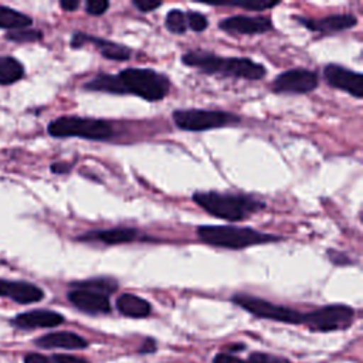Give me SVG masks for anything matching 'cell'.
<instances>
[{
	"label": "cell",
	"mask_w": 363,
	"mask_h": 363,
	"mask_svg": "<svg viewBox=\"0 0 363 363\" xmlns=\"http://www.w3.org/2000/svg\"><path fill=\"white\" fill-rule=\"evenodd\" d=\"M191 199L208 214L227 221L244 220L265 207L262 201L245 194L196 191Z\"/></svg>",
	"instance_id": "cell-1"
},
{
	"label": "cell",
	"mask_w": 363,
	"mask_h": 363,
	"mask_svg": "<svg viewBox=\"0 0 363 363\" xmlns=\"http://www.w3.org/2000/svg\"><path fill=\"white\" fill-rule=\"evenodd\" d=\"M196 233L201 242L230 250H241L281 240L278 235L262 233L251 227L235 225H200Z\"/></svg>",
	"instance_id": "cell-2"
},
{
	"label": "cell",
	"mask_w": 363,
	"mask_h": 363,
	"mask_svg": "<svg viewBox=\"0 0 363 363\" xmlns=\"http://www.w3.org/2000/svg\"><path fill=\"white\" fill-rule=\"evenodd\" d=\"M116 78L121 95L130 94L150 102L162 101L170 89L169 78L152 68H126Z\"/></svg>",
	"instance_id": "cell-3"
},
{
	"label": "cell",
	"mask_w": 363,
	"mask_h": 363,
	"mask_svg": "<svg viewBox=\"0 0 363 363\" xmlns=\"http://www.w3.org/2000/svg\"><path fill=\"white\" fill-rule=\"evenodd\" d=\"M47 130L54 138L109 140L113 136V128L108 121L82 116H60L48 123Z\"/></svg>",
	"instance_id": "cell-4"
},
{
	"label": "cell",
	"mask_w": 363,
	"mask_h": 363,
	"mask_svg": "<svg viewBox=\"0 0 363 363\" xmlns=\"http://www.w3.org/2000/svg\"><path fill=\"white\" fill-rule=\"evenodd\" d=\"M174 125L182 130L201 132L208 129H217L238 123L240 116L224 112V111H210V109H177L172 115Z\"/></svg>",
	"instance_id": "cell-5"
},
{
	"label": "cell",
	"mask_w": 363,
	"mask_h": 363,
	"mask_svg": "<svg viewBox=\"0 0 363 363\" xmlns=\"http://www.w3.org/2000/svg\"><path fill=\"white\" fill-rule=\"evenodd\" d=\"M231 301L238 305L240 308L245 309L247 312L262 318V319H271L277 322H284V323H292V325H299L302 323L303 313L282 306V305H275L272 302H268L265 299L247 295V294H235Z\"/></svg>",
	"instance_id": "cell-6"
},
{
	"label": "cell",
	"mask_w": 363,
	"mask_h": 363,
	"mask_svg": "<svg viewBox=\"0 0 363 363\" xmlns=\"http://www.w3.org/2000/svg\"><path fill=\"white\" fill-rule=\"evenodd\" d=\"M354 316V311L347 305H325L308 313H303L302 323H305L311 330L318 332H332L339 329H346L350 326Z\"/></svg>",
	"instance_id": "cell-7"
},
{
	"label": "cell",
	"mask_w": 363,
	"mask_h": 363,
	"mask_svg": "<svg viewBox=\"0 0 363 363\" xmlns=\"http://www.w3.org/2000/svg\"><path fill=\"white\" fill-rule=\"evenodd\" d=\"M318 86L316 72L305 68H294L279 74L271 89L277 94H308Z\"/></svg>",
	"instance_id": "cell-8"
},
{
	"label": "cell",
	"mask_w": 363,
	"mask_h": 363,
	"mask_svg": "<svg viewBox=\"0 0 363 363\" xmlns=\"http://www.w3.org/2000/svg\"><path fill=\"white\" fill-rule=\"evenodd\" d=\"M223 77H233V78H242L248 81H258L265 77L267 69L262 64H258L250 58H218L216 72Z\"/></svg>",
	"instance_id": "cell-9"
},
{
	"label": "cell",
	"mask_w": 363,
	"mask_h": 363,
	"mask_svg": "<svg viewBox=\"0 0 363 363\" xmlns=\"http://www.w3.org/2000/svg\"><path fill=\"white\" fill-rule=\"evenodd\" d=\"M323 77L330 86L345 91L357 99L363 96L362 74L350 71L337 64H328L323 69Z\"/></svg>",
	"instance_id": "cell-10"
},
{
	"label": "cell",
	"mask_w": 363,
	"mask_h": 363,
	"mask_svg": "<svg viewBox=\"0 0 363 363\" xmlns=\"http://www.w3.org/2000/svg\"><path fill=\"white\" fill-rule=\"evenodd\" d=\"M218 27L230 34H261L272 28V23L265 16H233L220 21Z\"/></svg>",
	"instance_id": "cell-11"
},
{
	"label": "cell",
	"mask_w": 363,
	"mask_h": 363,
	"mask_svg": "<svg viewBox=\"0 0 363 363\" xmlns=\"http://www.w3.org/2000/svg\"><path fill=\"white\" fill-rule=\"evenodd\" d=\"M296 21H299L303 27H306L311 31L320 33L323 35H332L335 33H340L345 30H349L357 24V18L353 14H332L328 17H323L320 20H311L305 17H296Z\"/></svg>",
	"instance_id": "cell-12"
},
{
	"label": "cell",
	"mask_w": 363,
	"mask_h": 363,
	"mask_svg": "<svg viewBox=\"0 0 363 363\" xmlns=\"http://www.w3.org/2000/svg\"><path fill=\"white\" fill-rule=\"evenodd\" d=\"M0 296L9 298L17 303H34L44 298V291L26 281H10L0 278Z\"/></svg>",
	"instance_id": "cell-13"
},
{
	"label": "cell",
	"mask_w": 363,
	"mask_h": 363,
	"mask_svg": "<svg viewBox=\"0 0 363 363\" xmlns=\"http://www.w3.org/2000/svg\"><path fill=\"white\" fill-rule=\"evenodd\" d=\"M68 301L79 311L86 313H108L111 312V303L109 298L106 295L89 291V289H81L74 288L68 292Z\"/></svg>",
	"instance_id": "cell-14"
},
{
	"label": "cell",
	"mask_w": 363,
	"mask_h": 363,
	"mask_svg": "<svg viewBox=\"0 0 363 363\" xmlns=\"http://www.w3.org/2000/svg\"><path fill=\"white\" fill-rule=\"evenodd\" d=\"M64 322V316L54 311L34 309L17 315L11 323L20 329H35V328H54Z\"/></svg>",
	"instance_id": "cell-15"
},
{
	"label": "cell",
	"mask_w": 363,
	"mask_h": 363,
	"mask_svg": "<svg viewBox=\"0 0 363 363\" xmlns=\"http://www.w3.org/2000/svg\"><path fill=\"white\" fill-rule=\"evenodd\" d=\"M138 231L132 227H113L108 230H91L77 237L78 241H86V242H102L106 245H115V244H123L130 242L136 240Z\"/></svg>",
	"instance_id": "cell-16"
},
{
	"label": "cell",
	"mask_w": 363,
	"mask_h": 363,
	"mask_svg": "<svg viewBox=\"0 0 363 363\" xmlns=\"http://www.w3.org/2000/svg\"><path fill=\"white\" fill-rule=\"evenodd\" d=\"M35 345L43 349H85L88 342L72 332H54L35 339Z\"/></svg>",
	"instance_id": "cell-17"
},
{
	"label": "cell",
	"mask_w": 363,
	"mask_h": 363,
	"mask_svg": "<svg viewBox=\"0 0 363 363\" xmlns=\"http://www.w3.org/2000/svg\"><path fill=\"white\" fill-rule=\"evenodd\" d=\"M118 311L129 318H145L150 313L152 306L143 298L133 294H123L116 299Z\"/></svg>",
	"instance_id": "cell-18"
},
{
	"label": "cell",
	"mask_w": 363,
	"mask_h": 363,
	"mask_svg": "<svg viewBox=\"0 0 363 363\" xmlns=\"http://www.w3.org/2000/svg\"><path fill=\"white\" fill-rule=\"evenodd\" d=\"M86 43L94 44L101 55L106 60H113V61H126L130 57V48H128L123 44H118L105 38H99V37H92L88 34L86 37Z\"/></svg>",
	"instance_id": "cell-19"
},
{
	"label": "cell",
	"mask_w": 363,
	"mask_h": 363,
	"mask_svg": "<svg viewBox=\"0 0 363 363\" xmlns=\"http://www.w3.org/2000/svg\"><path fill=\"white\" fill-rule=\"evenodd\" d=\"M33 18L16 9L0 4V28L6 30H21L28 28Z\"/></svg>",
	"instance_id": "cell-20"
},
{
	"label": "cell",
	"mask_w": 363,
	"mask_h": 363,
	"mask_svg": "<svg viewBox=\"0 0 363 363\" xmlns=\"http://www.w3.org/2000/svg\"><path fill=\"white\" fill-rule=\"evenodd\" d=\"M24 77L23 64L11 55L0 57V85H11Z\"/></svg>",
	"instance_id": "cell-21"
},
{
	"label": "cell",
	"mask_w": 363,
	"mask_h": 363,
	"mask_svg": "<svg viewBox=\"0 0 363 363\" xmlns=\"http://www.w3.org/2000/svg\"><path fill=\"white\" fill-rule=\"evenodd\" d=\"M84 88L95 92H106V94H118L121 95V86L116 75L112 74H98L84 84Z\"/></svg>",
	"instance_id": "cell-22"
},
{
	"label": "cell",
	"mask_w": 363,
	"mask_h": 363,
	"mask_svg": "<svg viewBox=\"0 0 363 363\" xmlns=\"http://www.w3.org/2000/svg\"><path fill=\"white\" fill-rule=\"evenodd\" d=\"M74 288H81V289H89L102 295H111L118 289V282L112 278H92V279H85L79 282H72L71 284Z\"/></svg>",
	"instance_id": "cell-23"
},
{
	"label": "cell",
	"mask_w": 363,
	"mask_h": 363,
	"mask_svg": "<svg viewBox=\"0 0 363 363\" xmlns=\"http://www.w3.org/2000/svg\"><path fill=\"white\" fill-rule=\"evenodd\" d=\"M166 28L173 34H184L187 30V20L186 13L179 9H173L166 14L164 18Z\"/></svg>",
	"instance_id": "cell-24"
},
{
	"label": "cell",
	"mask_w": 363,
	"mask_h": 363,
	"mask_svg": "<svg viewBox=\"0 0 363 363\" xmlns=\"http://www.w3.org/2000/svg\"><path fill=\"white\" fill-rule=\"evenodd\" d=\"M43 37V33L40 30H33V28H21V30H13V31H9L6 34V38L9 41H13V43H34V41H38L41 40Z\"/></svg>",
	"instance_id": "cell-25"
},
{
	"label": "cell",
	"mask_w": 363,
	"mask_h": 363,
	"mask_svg": "<svg viewBox=\"0 0 363 363\" xmlns=\"http://www.w3.org/2000/svg\"><path fill=\"white\" fill-rule=\"evenodd\" d=\"M217 4H224V6H235V7H241L245 10H251V11H262L267 9H272L275 6L279 4V1H234V3H217Z\"/></svg>",
	"instance_id": "cell-26"
},
{
	"label": "cell",
	"mask_w": 363,
	"mask_h": 363,
	"mask_svg": "<svg viewBox=\"0 0 363 363\" xmlns=\"http://www.w3.org/2000/svg\"><path fill=\"white\" fill-rule=\"evenodd\" d=\"M186 20H187V28H191L196 33L204 31L208 26L207 17L199 11H189L186 13Z\"/></svg>",
	"instance_id": "cell-27"
},
{
	"label": "cell",
	"mask_w": 363,
	"mask_h": 363,
	"mask_svg": "<svg viewBox=\"0 0 363 363\" xmlns=\"http://www.w3.org/2000/svg\"><path fill=\"white\" fill-rule=\"evenodd\" d=\"M248 363H291L288 359L285 357H279V356H272L268 353H252L248 359Z\"/></svg>",
	"instance_id": "cell-28"
},
{
	"label": "cell",
	"mask_w": 363,
	"mask_h": 363,
	"mask_svg": "<svg viewBox=\"0 0 363 363\" xmlns=\"http://www.w3.org/2000/svg\"><path fill=\"white\" fill-rule=\"evenodd\" d=\"M109 7V1L106 0H88L85 3V11L91 16H101Z\"/></svg>",
	"instance_id": "cell-29"
},
{
	"label": "cell",
	"mask_w": 363,
	"mask_h": 363,
	"mask_svg": "<svg viewBox=\"0 0 363 363\" xmlns=\"http://www.w3.org/2000/svg\"><path fill=\"white\" fill-rule=\"evenodd\" d=\"M132 4H133L138 10L146 13V11H152V10L157 9V7H160L162 3H160V1H156V0H133Z\"/></svg>",
	"instance_id": "cell-30"
},
{
	"label": "cell",
	"mask_w": 363,
	"mask_h": 363,
	"mask_svg": "<svg viewBox=\"0 0 363 363\" xmlns=\"http://www.w3.org/2000/svg\"><path fill=\"white\" fill-rule=\"evenodd\" d=\"M52 359L55 363H89L86 359L72 354H54Z\"/></svg>",
	"instance_id": "cell-31"
},
{
	"label": "cell",
	"mask_w": 363,
	"mask_h": 363,
	"mask_svg": "<svg viewBox=\"0 0 363 363\" xmlns=\"http://www.w3.org/2000/svg\"><path fill=\"white\" fill-rule=\"evenodd\" d=\"M328 257L330 258V261L336 265H349L352 261L350 258H347L345 254L339 252V251H335V250H329L328 251Z\"/></svg>",
	"instance_id": "cell-32"
},
{
	"label": "cell",
	"mask_w": 363,
	"mask_h": 363,
	"mask_svg": "<svg viewBox=\"0 0 363 363\" xmlns=\"http://www.w3.org/2000/svg\"><path fill=\"white\" fill-rule=\"evenodd\" d=\"M213 363H248L240 357H235V356H231V354H227V353H218Z\"/></svg>",
	"instance_id": "cell-33"
},
{
	"label": "cell",
	"mask_w": 363,
	"mask_h": 363,
	"mask_svg": "<svg viewBox=\"0 0 363 363\" xmlns=\"http://www.w3.org/2000/svg\"><path fill=\"white\" fill-rule=\"evenodd\" d=\"M24 363H50V360L40 353H28L24 357Z\"/></svg>",
	"instance_id": "cell-34"
},
{
	"label": "cell",
	"mask_w": 363,
	"mask_h": 363,
	"mask_svg": "<svg viewBox=\"0 0 363 363\" xmlns=\"http://www.w3.org/2000/svg\"><path fill=\"white\" fill-rule=\"evenodd\" d=\"M50 169H51V172H52V173L62 174V173H68V172H69L71 164H68V163H62V162H57V163H52Z\"/></svg>",
	"instance_id": "cell-35"
},
{
	"label": "cell",
	"mask_w": 363,
	"mask_h": 363,
	"mask_svg": "<svg viewBox=\"0 0 363 363\" xmlns=\"http://www.w3.org/2000/svg\"><path fill=\"white\" fill-rule=\"evenodd\" d=\"M60 6H61V9H64L65 11H74V10L78 9L79 1H78V0H61V1H60Z\"/></svg>",
	"instance_id": "cell-36"
},
{
	"label": "cell",
	"mask_w": 363,
	"mask_h": 363,
	"mask_svg": "<svg viewBox=\"0 0 363 363\" xmlns=\"http://www.w3.org/2000/svg\"><path fill=\"white\" fill-rule=\"evenodd\" d=\"M156 350V343L153 339H146L140 347V353H150Z\"/></svg>",
	"instance_id": "cell-37"
}]
</instances>
